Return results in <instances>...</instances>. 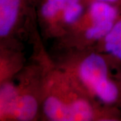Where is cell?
Instances as JSON below:
<instances>
[{"instance_id": "6da1fadb", "label": "cell", "mask_w": 121, "mask_h": 121, "mask_svg": "<svg viewBox=\"0 0 121 121\" xmlns=\"http://www.w3.org/2000/svg\"><path fill=\"white\" fill-rule=\"evenodd\" d=\"M61 69L45 70L42 86L41 111L52 121H121L117 106H101Z\"/></svg>"}, {"instance_id": "7a4b0ae2", "label": "cell", "mask_w": 121, "mask_h": 121, "mask_svg": "<svg viewBox=\"0 0 121 121\" xmlns=\"http://www.w3.org/2000/svg\"><path fill=\"white\" fill-rule=\"evenodd\" d=\"M70 54L60 69L94 99L108 106L119 105L121 88L117 73L121 63L115 73L112 71L119 61L93 49L70 51Z\"/></svg>"}, {"instance_id": "3957f363", "label": "cell", "mask_w": 121, "mask_h": 121, "mask_svg": "<svg viewBox=\"0 0 121 121\" xmlns=\"http://www.w3.org/2000/svg\"><path fill=\"white\" fill-rule=\"evenodd\" d=\"M41 67L22 70L17 83L9 80L1 83L0 120L30 121L40 114L44 71Z\"/></svg>"}, {"instance_id": "277c9868", "label": "cell", "mask_w": 121, "mask_h": 121, "mask_svg": "<svg viewBox=\"0 0 121 121\" xmlns=\"http://www.w3.org/2000/svg\"><path fill=\"white\" fill-rule=\"evenodd\" d=\"M121 13V7L102 1L87 5L82 16L59 39L60 48L70 51L91 49L111 30Z\"/></svg>"}, {"instance_id": "5b68a950", "label": "cell", "mask_w": 121, "mask_h": 121, "mask_svg": "<svg viewBox=\"0 0 121 121\" xmlns=\"http://www.w3.org/2000/svg\"><path fill=\"white\" fill-rule=\"evenodd\" d=\"M84 0H40L36 18L44 36L59 39L82 16Z\"/></svg>"}, {"instance_id": "8992f818", "label": "cell", "mask_w": 121, "mask_h": 121, "mask_svg": "<svg viewBox=\"0 0 121 121\" xmlns=\"http://www.w3.org/2000/svg\"><path fill=\"white\" fill-rule=\"evenodd\" d=\"M40 0H0L1 47L20 46L29 22L36 18Z\"/></svg>"}, {"instance_id": "52a82bcc", "label": "cell", "mask_w": 121, "mask_h": 121, "mask_svg": "<svg viewBox=\"0 0 121 121\" xmlns=\"http://www.w3.org/2000/svg\"><path fill=\"white\" fill-rule=\"evenodd\" d=\"M23 62L20 46L1 47V83L11 80L22 71Z\"/></svg>"}, {"instance_id": "ba28073f", "label": "cell", "mask_w": 121, "mask_h": 121, "mask_svg": "<svg viewBox=\"0 0 121 121\" xmlns=\"http://www.w3.org/2000/svg\"><path fill=\"white\" fill-rule=\"evenodd\" d=\"M91 49L108 54L121 63V13L108 34Z\"/></svg>"}, {"instance_id": "9c48e42d", "label": "cell", "mask_w": 121, "mask_h": 121, "mask_svg": "<svg viewBox=\"0 0 121 121\" xmlns=\"http://www.w3.org/2000/svg\"><path fill=\"white\" fill-rule=\"evenodd\" d=\"M86 5H87L90 2L92 1H95V0H84ZM96 1H105V2H108L112 4H114L118 6L121 7V0H96Z\"/></svg>"}, {"instance_id": "30bf717a", "label": "cell", "mask_w": 121, "mask_h": 121, "mask_svg": "<svg viewBox=\"0 0 121 121\" xmlns=\"http://www.w3.org/2000/svg\"><path fill=\"white\" fill-rule=\"evenodd\" d=\"M118 82H119V85H120V88H121V101H120V106H121V67L119 69L118 73Z\"/></svg>"}]
</instances>
